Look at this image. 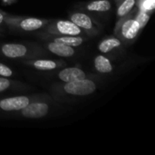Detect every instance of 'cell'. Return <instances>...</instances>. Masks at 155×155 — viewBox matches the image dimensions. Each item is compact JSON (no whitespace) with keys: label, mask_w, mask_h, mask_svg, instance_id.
<instances>
[{"label":"cell","mask_w":155,"mask_h":155,"mask_svg":"<svg viewBox=\"0 0 155 155\" xmlns=\"http://www.w3.org/2000/svg\"><path fill=\"white\" fill-rule=\"evenodd\" d=\"M97 89L96 83L90 79L85 78L83 80L64 83L63 84H57L52 87L53 94L61 96H87L94 94Z\"/></svg>","instance_id":"6da1fadb"},{"label":"cell","mask_w":155,"mask_h":155,"mask_svg":"<svg viewBox=\"0 0 155 155\" xmlns=\"http://www.w3.org/2000/svg\"><path fill=\"white\" fill-rule=\"evenodd\" d=\"M135 7L125 16L117 19L114 27V35L119 38L124 45H131L137 38L140 34L141 27L134 18Z\"/></svg>","instance_id":"7a4b0ae2"},{"label":"cell","mask_w":155,"mask_h":155,"mask_svg":"<svg viewBox=\"0 0 155 155\" xmlns=\"http://www.w3.org/2000/svg\"><path fill=\"white\" fill-rule=\"evenodd\" d=\"M50 20L30 17V16H15L7 15L5 18L4 24H5L9 28L17 31L24 32H33L44 28Z\"/></svg>","instance_id":"3957f363"},{"label":"cell","mask_w":155,"mask_h":155,"mask_svg":"<svg viewBox=\"0 0 155 155\" xmlns=\"http://www.w3.org/2000/svg\"><path fill=\"white\" fill-rule=\"evenodd\" d=\"M40 49H34L32 46L18 44V43H6L0 45V54L7 58L12 59H31L35 58L42 54Z\"/></svg>","instance_id":"277c9868"},{"label":"cell","mask_w":155,"mask_h":155,"mask_svg":"<svg viewBox=\"0 0 155 155\" xmlns=\"http://www.w3.org/2000/svg\"><path fill=\"white\" fill-rule=\"evenodd\" d=\"M40 99H48V97L44 94H34V95H17V96L0 99V113L19 112L33 101L40 100Z\"/></svg>","instance_id":"5b68a950"},{"label":"cell","mask_w":155,"mask_h":155,"mask_svg":"<svg viewBox=\"0 0 155 155\" xmlns=\"http://www.w3.org/2000/svg\"><path fill=\"white\" fill-rule=\"evenodd\" d=\"M70 20L74 23L82 31L90 36L96 35L101 31V25L95 20L91 15H88L85 12L75 11L70 14Z\"/></svg>","instance_id":"8992f818"},{"label":"cell","mask_w":155,"mask_h":155,"mask_svg":"<svg viewBox=\"0 0 155 155\" xmlns=\"http://www.w3.org/2000/svg\"><path fill=\"white\" fill-rule=\"evenodd\" d=\"M44 32L58 35H85L71 20H50L44 27Z\"/></svg>","instance_id":"52a82bcc"},{"label":"cell","mask_w":155,"mask_h":155,"mask_svg":"<svg viewBox=\"0 0 155 155\" xmlns=\"http://www.w3.org/2000/svg\"><path fill=\"white\" fill-rule=\"evenodd\" d=\"M50 112V104L46 99L35 100L20 110L19 114L27 119H40L45 117Z\"/></svg>","instance_id":"ba28073f"},{"label":"cell","mask_w":155,"mask_h":155,"mask_svg":"<svg viewBox=\"0 0 155 155\" xmlns=\"http://www.w3.org/2000/svg\"><path fill=\"white\" fill-rule=\"evenodd\" d=\"M45 41H52L60 44H64L66 45H70L73 47H77L83 45L86 38L83 35H52L46 32H42L37 35Z\"/></svg>","instance_id":"9c48e42d"},{"label":"cell","mask_w":155,"mask_h":155,"mask_svg":"<svg viewBox=\"0 0 155 155\" xmlns=\"http://www.w3.org/2000/svg\"><path fill=\"white\" fill-rule=\"evenodd\" d=\"M25 64L39 71H54L65 64L64 62L58 60L41 59V58H31L29 60H26Z\"/></svg>","instance_id":"30bf717a"},{"label":"cell","mask_w":155,"mask_h":155,"mask_svg":"<svg viewBox=\"0 0 155 155\" xmlns=\"http://www.w3.org/2000/svg\"><path fill=\"white\" fill-rule=\"evenodd\" d=\"M57 77L64 83L74 82L78 80H83L88 78L86 73L79 67L72 66V67H65L58 72Z\"/></svg>","instance_id":"8fae6325"},{"label":"cell","mask_w":155,"mask_h":155,"mask_svg":"<svg viewBox=\"0 0 155 155\" xmlns=\"http://www.w3.org/2000/svg\"><path fill=\"white\" fill-rule=\"evenodd\" d=\"M45 46L50 53L55 55H59L61 57H71L76 54V50L73 46L56 42L46 41Z\"/></svg>","instance_id":"7c38bea8"},{"label":"cell","mask_w":155,"mask_h":155,"mask_svg":"<svg viewBox=\"0 0 155 155\" xmlns=\"http://www.w3.org/2000/svg\"><path fill=\"white\" fill-rule=\"evenodd\" d=\"M110 0H94L84 5V10L94 15H105L112 10Z\"/></svg>","instance_id":"4fadbf2b"},{"label":"cell","mask_w":155,"mask_h":155,"mask_svg":"<svg viewBox=\"0 0 155 155\" xmlns=\"http://www.w3.org/2000/svg\"><path fill=\"white\" fill-rule=\"evenodd\" d=\"M124 46L122 41L116 36H108L104 38L98 45V50L102 54H109Z\"/></svg>","instance_id":"5bb4252c"},{"label":"cell","mask_w":155,"mask_h":155,"mask_svg":"<svg viewBox=\"0 0 155 155\" xmlns=\"http://www.w3.org/2000/svg\"><path fill=\"white\" fill-rule=\"evenodd\" d=\"M94 65L97 72L101 74H109L114 70V65L111 61L104 54H99L95 56L94 60Z\"/></svg>","instance_id":"9a60e30c"},{"label":"cell","mask_w":155,"mask_h":155,"mask_svg":"<svg viewBox=\"0 0 155 155\" xmlns=\"http://www.w3.org/2000/svg\"><path fill=\"white\" fill-rule=\"evenodd\" d=\"M116 3V16L120 19L127 15L135 6L136 0H114Z\"/></svg>","instance_id":"2e32d148"},{"label":"cell","mask_w":155,"mask_h":155,"mask_svg":"<svg viewBox=\"0 0 155 155\" xmlns=\"http://www.w3.org/2000/svg\"><path fill=\"white\" fill-rule=\"evenodd\" d=\"M134 18L136 19V21L138 22L141 30L147 25V23L149 22L150 18H151V14L139 10L136 6H135V11H134Z\"/></svg>","instance_id":"e0dca14e"},{"label":"cell","mask_w":155,"mask_h":155,"mask_svg":"<svg viewBox=\"0 0 155 155\" xmlns=\"http://www.w3.org/2000/svg\"><path fill=\"white\" fill-rule=\"evenodd\" d=\"M136 7L139 10L153 14L155 7L154 0H136Z\"/></svg>","instance_id":"ac0fdd59"},{"label":"cell","mask_w":155,"mask_h":155,"mask_svg":"<svg viewBox=\"0 0 155 155\" xmlns=\"http://www.w3.org/2000/svg\"><path fill=\"white\" fill-rule=\"evenodd\" d=\"M18 84L15 81H12L8 79V77H3L0 76V94L8 91L9 89L17 86Z\"/></svg>","instance_id":"d6986e66"},{"label":"cell","mask_w":155,"mask_h":155,"mask_svg":"<svg viewBox=\"0 0 155 155\" xmlns=\"http://www.w3.org/2000/svg\"><path fill=\"white\" fill-rule=\"evenodd\" d=\"M14 75V72L13 70L5 65V64H2L0 63V76H3V77H11Z\"/></svg>","instance_id":"ffe728a7"},{"label":"cell","mask_w":155,"mask_h":155,"mask_svg":"<svg viewBox=\"0 0 155 155\" xmlns=\"http://www.w3.org/2000/svg\"><path fill=\"white\" fill-rule=\"evenodd\" d=\"M7 15V14L6 13H5L3 10H0V25H2L3 23H4V21H5V16Z\"/></svg>","instance_id":"44dd1931"},{"label":"cell","mask_w":155,"mask_h":155,"mask_svg":"<svg viewBox=\"0 0 155 155\" xmlns=\"http://www.w3.org/2000/svg\"><path fill=\"white\" fill-rule=\"evenodd\" d=\"M1 30H2V29H1V28H0V31H1Z\"/></svg>","instance_id":"7402d4cb"}]
</instances>
